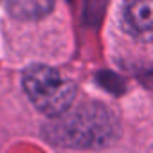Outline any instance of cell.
I'll return each instance as SVG.
<instances>
[{"label":"cell","instance_id":"obj_1","mask_svg":"<svg viewBox=\"0 0 153 153\" xmlns=\"http://www.w3.org/2000/svg\"><path fill=\"white\" fill-rule=\"evenodd\" d=\"M45 126L49 142L67 148H103L119 133L114 114L101 103H85L76 110L52 117Z\"/></svg>","mask_w":153,"mask_h":153},{"label":"cell","instance_id":"obj_2","mask_svg":"<svg viewBox=\"0 0 153 153\" xmlns=\"http://www.w3.org/2000/svg\"><path fill=\"white\" fill-rule=\"evenodd\" d=\"M24 88L31 103L42 114L58 117L65 114L76 99V85L47 65H33L24 72Z\"/></svg>","mask_w":153,"mask_h":153},{"label":"cell","instance_id":"obj_3","mask_svg":"<svg viewBox=\"0 0 153 153\" xmlns=\"http://www.w3.org/2000/svg\"><path fill=\"white\" fill-rule=\"evenodd\" d=\"M153 2L151 0H124L123 27L135 38L149 40L153 29Z\"/></svg>","mask_w":153,"mask_h":153},{"label":"cell","instance_id":"obj_4","mask_svg":"<svg viewBox=\"0 0 153 153\" xmlns=\"http://www.w3.org/2000/svg\"><path fill=\"white\" fill-rule=\"evenodd\" d=\"M54 0H7V11L20 20H38L49 15Z\"/></svg>","mask_w":153,"mask_h":153},{"label":"cell","instance_id":"obj_5","mask_svg":"<svg viewBox=\"0 0 153 153\" xmlns=\"http://www.w3.org/2000/svg\"><path fill=\"white\" fill-rule=\"evenodd\" d=\"M106 0H87V7H85V20L87 24H96L101 20L105 13Z\"/></svg>","mask_w":153,"mask_h":153}]
</instances>
